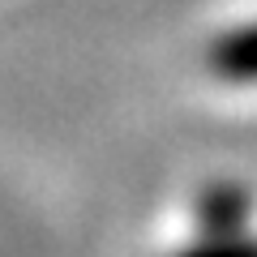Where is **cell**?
<instances>
[{
    "instance_id": "6da1fadb",
    "label": "cell",
    "mask_w": 257,
    "mask_h": 257,
    "mask_svg": "<svg viewBox=\"0 0 257 257\" xmlns=\"http://www.w3.org/2000/svg\"><path fill=\"white\" fill-rule=\"evenodd\" d=\"M206 69L231 90H257V18L214 30L206 43Z\"/></svg>"
}]
</instances>
